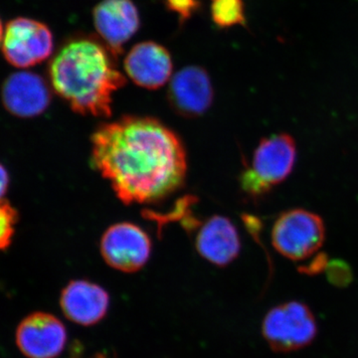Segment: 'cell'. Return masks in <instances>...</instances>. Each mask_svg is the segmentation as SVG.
<instances>
[{"label": "cell", "mask_w": 358, "mask_h": 358, "mask_svg": "<svg viewBox=\"0 0 358 358\" xmlns=\"http://www.w3.org/2000/svg\"><path fill=\"white\" fill-rule=\"evenodd\" d=\"M91 159L126 204L159 202L182 186L185 145L173 129L150 117L126 115L92 136Z\"/></svg>", "instance_id": "1"}, {"label": "cell", "mask_w": 358, "mask_h": 358, "mask_svg": "<svg viewBox=\"0 0 358 358\" xmlns=\"http://www.w3.org/2000/svg\"><path fill=\"white\" fill-rule=\"evenodd\" d=\"M114 58L95 39L71 40L49 65L52 88L78 114L109 117L113 96L127 82Z\"/></svg>", "instance_id": "2"}, {"label": "cell", "mask_w": 358, "mask_h": 358, "mask_svg": "<svg viewBox=\"0 0 358 358\" xmlns=\"http://www.w3.org/2000/svg\"><path fill=\"white\" fill-rule=\"evenodd\" d=\"M296 160V141L291 134L262 138L254 152L252 166L240 176L242 190L251 199H262L291 176Z\"/></svg>", "instance_id": "3"}, {"label": "cell", "mask_w": 358, "mask_h": 358, "mask_svg": "<svg viewBox=\"0 0 358 358\" xmlns=\"http://www.w3.org/2000/svg\"><path fill=\"white\" fill-rule=\"evenodd\" d=\"M262 334L274 352H296L317 338V322L306 303L288 301L268 310L264 317Z\"/></svg>", "instance_id": "4"}, {"label": "cell", "mask_w": 358, "mask_h": 358, "mask_svg": "<svg viewBox=\"0 0 358 358\" xmlns=\"http://www.w3.org/2000/svg\"><path fill=\"white\" fill-rule=\"evenodd\" d=\"M326 240V226L317 214L306 209H289L280 214L272 228L275 251L292 261L312 257Z\"/></svg>", "instance_id": "5"}, {"label": "cell", "mask_w": 358, "mask_h": 358, "mask_svg": "<svg viewBox=\"0 0 358 358\" xmlns=\"http://www.w3.org/2000/svg\"><path fill=\"white\" fill-rule=\"evenodd\" d=\"M53 50V34L44 23L27 17L7 23L2 52L9 64L20 69L33 67L50 57Z\"/></svg>", "instance_id": "6"}, {"label": "cell", "mask_w": 358, "mask_h": 358, "mask_svg": "<svg viewBox=\"0 0 358 358\" xmlns=\"http://www.w3.org/2000/svg\"><path fill=\"white\" fill-rule=\"evenodd\" d=\"M100 249L103 260L110 267L124 273H134L148 263L152 242L138 225L117 223L103 233Z\"/></svg>", "instance_id": "7"}, {"label": "cell", "mask_w": 358, "mask_h": 358, "mask_svg": "<svg viewBox=\"0 0 358 358\" xmlns=\"http://www.w3.org/2000/svg\"><path fill=\"white\" fill-rule=\"evenodd\" d=\"M67 329L58 317L44 312L27 315L16 331V343L28 358H56L67 343Z\"/></svg>", "instance_id": "8"}, {"label": "cell", "mask_w": 358, "mask_h": 358, "mask_svg": "<svg viewBox=\"0 0 358 358\" xmlns=\"http://www.w3.org/2000/svg\"><path fill=\"white\" fill-rule=\"evenodd\" d=\"M94 25L105 46L117 57L141 26L138 7L131 0H103L94 8Z\"/></svg>", "instance_id": "9"}, {"label": "cell", "mask_w": 358, "mask_h": 358, "mask_svg": "<svg viewBox=\"0 0 358 358\" xmlns=\"http://www.w3.org/2000/svg\"><path fill=\"white\" fill-rule=\"evenodd\" d=\"M214 91L207 71L187 66L178 71L169 84L167 99L174 112L185 117L203 115L213 102Z\"/></svg>", "instance_id": "10"}, {"label": "cell", "mask_w": 358, "mask_h": 358, "mask_svg": "<svg viewBox=\"0 0 358 358\" xmlns=\"http://www.w3.org/2000/svg\"><path fill=\"white\" fill-rule=\"evenodd\" d=\"M1 98L10 114L29 119L48 109L51 92L46 81L36 73L18 72L4 81Z\"/></svg>", "instance_id": "11"}, {"label": "cell", "mask_w": 358, "mask_h": 358, "mask_svg": "<svg viewBox=\"0 0 358 358\" xmlns=\"http://www.w3.org/2000/svg\"><path fill=\"white\" fill-rule=\"evenodd\" d=\"M124 70L129 79L141 88H162L171 79L173 64L171 53L157 42L134 45L124 59Z\"/></svg>", "instance_id": "12"}, {"label": "cell", "mask_w": 358, "mask_h": 358, "mask_svg": "<svg viewBox=\"0 0 358 358\" xmlns=\"http://www.w3.org/2000/svg\"><path fill=\"white\" fill-rule=\"evenodd\" d=\"M60 307L65 317L74 324L95 326L109 312L110 296L95 282L74 280L63 289Z\"/></svg>", "instance_id": "13"}, {"label": "cell", "mask_w": 358, "mask_h": 358, "mask_svg": "<svg viewBox=\"0 0 358 358\" xmlns=\"http://www.w3.org/2000/svg\"><path fill=\"white\" fill-rule=\"evenodd\" d=\"M199 225L195 247L205 260L218 267H225L239 256L241 240L230 219L212 216Z\"/></svg>", "instance_id": "14"}, {"label": "cell", "mask_w": 358, "mask_h": 358, "mask_svg": "<svg viewBox=\"0 0 358 358\" xmlns=\"http://www.w3.org/2000/svg\"><path fill=\"white\" fill-rule=\"evenodd\" d=\"M211 17L218 27L229 28L245 24L242 0H211Z\"/></svg>", "instance_id": "15"}, {"label": "cell", "mask_w": 358, "mask_h": 358, "mask_svg": "<svg viewBox=\"0 0 358 358\" xmlns=\"http://www.w3.org/2000/svg\"><path fill=\"white\" fill-rule=\"evenodd\" d=\"M18 220V213L13 205L6 200L0 201V251L10 246L15 225Z\"/></svg>", "instance_id": "16"}, {"label": "cell", "mask_w": 358, "mask_h": 358, "mask_svg": "<svg viewBox=\"0 0 358 358\" xmlns=\"http://www.w3.org/2000/svg\"><path fill=\"white\" fill-rule=\"evenodd\" d=\"M326 272L329 282L338 288H345L352 282V268L343 261L334 260L329 262Z\"/></svg>", "instance_id": "17"}, {"label": "cell", "mask_w": 358, "mask_h": 358, "mask_svg": "<svg viewBox=\"0 0 358 358\" xmlns=\"http://www.w3.org/2000/svg\"><path fill=\"white\" fill-rule=\"evenodd\" d=\"M164 1L167 8L178 16L181 23L189 20L201 6L199 0H164Z\"/></svg>", "instance_id": "18"}, {"label": "cell", "mask_w": 358, "mask_h": 358, "mask_svg": "<svg viewBox=\"0 0 358 358\" xmlns=\"http://www.w3.org/2000/svg\"><path fill=\"white\" fill-rule=\"evenodd\" d=\"M327 265H329L327 256L326 254L320 253L313 258L310 263L301 266L299 271L303 275H315L326 271Z\"/></svg>", "instance_id": "19"}, {"label": "cell", "mask_w": 358, "mask_h": 358, "mask_svg": "<svg viewBox=\"0 0 358 358\" xmlns=\"http://www.w3.org/2000/svg\"><path fill=\"white\" fill-rule=\"evenodd\" d=\"M9 174L7 173L6 167L0 164V201L3 200L4 195L8 189Z\"/></svg>", "instance_id": "20"}, {"label": "cell", "mask_w": 358, "mask_h": 358, "mask_svg": "<svg viewBox=\"0 0 358 358\" xmlns=\"http://www.w3.org/2000/svg\"><path fill=\"white\" fill-rule=\"evenodd\" d=\"M4 31H3V26H2L1 20H0V45H1L2 41H3Z\"/></svg>", "instance_id": "21"}]
</instances>
